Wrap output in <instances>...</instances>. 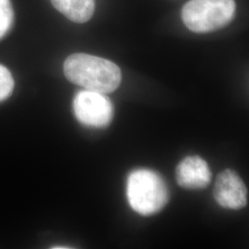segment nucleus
I'll list each match as a JSON object with an SVG mask.
<instances>
[{"mask_svg": "<svg viewBox=\"0 0 249 249\" xmlns=\"http://www.w3.org/2000/svg\"><path fill=\"white\" fill-rule=\"evenodd\" d=\"M178 185L186 189H203L212 180V171L206 160L198 156H187L176 169Z\"/></svg>", "mask_w": 249, "mask_h": 249, "instance_id": "nucleus-6", "label": "nucleus"}, {"mask_svg": "<svg viewBox=\"0 0 249 249\" xmlns=\"http://www.w3.org/2000/svg\"><path fill=\"white\" fill-rule=\"evenodd\" d=\"M14 22V12L10 0H0V39L6 36Z\"/></svg>", "mask_w": 249, "mask_h": 249, "instance_id": "nucleus-8", "label": "nucleus"}, {"mask_svg": "<svg viewBox=\"0 0 249 249\" xmlns=\"http://www.w3.org/2000/svg\"><path fill=\"white\" fill-rule=\"evenodd\" d=\"M128 204L137 213L150 216L160 212L169 200V190L158 173L150 169L132 171L126 180Z\"/></svg>", "mask_w": 249, "mask_h": 249, "instance_id": "nucleus-2", "label": "nucleus"}, {"mask_svg": "<svg viewBox=\"0 0 249 249\" xmlns=\"http://www.w3.org/2000/svg\"><path fill=\"white\" fill-rule=\"evenodd\" d=\"M235 10L234 0H190L182 9V19L191 32L208 34L230 24Z\"/></svg>", "mask_w": 249, "mask_h": 249, "instance_id": "nucleus-3", "label": "nucleus"}, {"mask_svg": "<svg viewBox=\"0 0 249 249\" xmlns=\"http://www.w3.org/2000/svg\"><path fill=\"white\" fill-rule=\"evenodd\" d=\"M14 88V80L9 70L0 64V102L9 97Z\"/></svg>", "mask_w": 249, "mask_h": 249, "instance_id": "nucleus-9", "label": "nucleus"}, {"mask_svg": "<svg viewBox=\"0 0 249 249\" xmlns=\"http://www.w3.org/2000/svg\"><path fill=\"white\" fill-rule=\"evenodd\" d=\"M213 196L221 207L237 211L248 205L249 192L240 176L233 170L226 169L217 177Z\"/></svg>", "mask_w": 249, "mask_h": 249, "instance_id": "nucleus-5", "label": "nucleus"}, {"mask_svg": "<svg viewBox=\"0 0 249 249\" xmlns=\"http://www.w3.org/2000/svg\"><path fill=\"white\" fill-rule=\"evenodd\" d=\"M75 116L81 124L92 127H105L114 117L112 102L104 93L81 90L73 101Z\"/></svg>", "mask_w": 249, "mask_h": 249, "instance_id": "nucleus-4", "label": "nucleus"}, {"mask_svg": "<svg viewBox=\"0 0 249 249\" xmlns=\"http://www.w3.org/2000/svg\"><path fill=\"white\" fill-rule=\"evenodd\" d=\"M63 70L72 83L104 94L115 91L122 80L121 71L115 63L88 53H72L65 60Z\"/></svg>", "mask_w": 249, "mask_h": 249, "instance_id": "nucleus-1", "label": "nucleus"}, {"mask_svg": "<svg viewBox=\"0 0 249 249\" xmlns=\"http://www.w3.org/2000/svg\"><path fill=\"white\" fill-rule=\"evenodd\" d=\"M54 9L73 22L84 23L92 18L95 0H51Z\"/></svg>", "mask_w": 249, "mask_h": 249, "instance_id": "nucleus-7", "label": "nucleus"}]
</instances>
